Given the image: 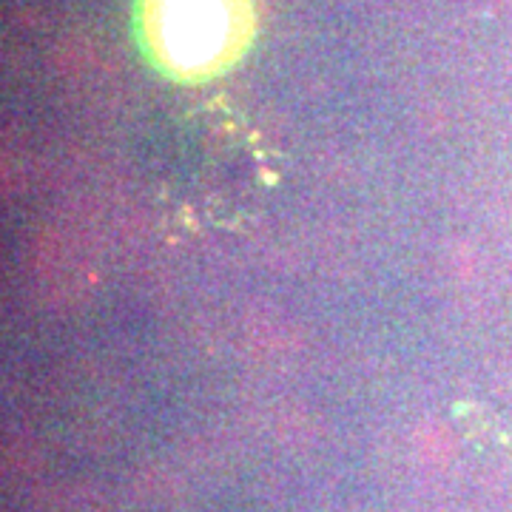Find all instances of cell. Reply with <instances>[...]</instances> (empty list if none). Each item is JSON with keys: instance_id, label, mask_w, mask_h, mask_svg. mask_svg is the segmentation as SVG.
Returning a JSON list of instances; mask_svg holds the SVG:
<instances>
[{"instance_id": "1", "label": "cell", "mask_w": 512, "mask_h": 512, "mask_svg": "<svg viewBox=\"0 0 512 512\" xmlns=\"http://www.w3.org/2000/svg\"><path fill=\"white\" fill-rule=\"evenodd\" d=\"M245 0H143V32L168 69L217 72L245 37Z\"/></svg>"}]
</instances>
